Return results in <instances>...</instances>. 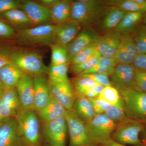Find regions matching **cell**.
<instances>
[{
    "label": "cell",
    "instance_id": "cell-1",
    "mask_svg": "<svg viewBox=\"0 0 146 146\" xmlns=\"http://www.w3.org/2000/svg\"><path fill=\"white\" fill-rule=\"evenodd\" d=\"M108 7L103 1H72V18L83 27L94 28L98 23Z\"/></svg>",
    "mask_w": 146,
    "mask_h": 146
},
{
    "label": "cell",
    "instance_id": "cell-2",
    "mask_svg": "<svg viewBox=\"0 0 146 146\" xmlns=\"http://www.w3.org/2000/svg\"><path fill=\"white\" fill-rule=\"evenodd\" d=\"M16 119L23 146H38L42 143V123L34 110H21Z\"/></svg>",
    "mask_w": 146,
    "mask_h": 146
},
{
    "label": "cell",
    "instance_id": "cell-3",
    "mask_svg": "<svg viewBox=\"0 0 146 146\" xmlns=\"http://www.w3.org/2000/svg\"><path fill=\"white\" fill-rule=\"evenodd\" d=\"M10 62L24 74L33 76L48 74V67L44 64L42 55L36 51L15 48L11 56Z\"/></svg>",
    "mask_w": 146,
    "mask_h": 146
},
{
    "label": "cell",
    "instance_id": "cell-4",
    "mask_svg": "<svg viewBox=\"0 0 146 146\" xmlns=\"http://www.w3.org/2000/svg\"><path fill=\"white\" fill-rule=\"evenodd\" d=\"M55 27V25L51 24L18 31L16 33V42L23 46H50L54 44Z\"/></svg>",
    "mask_w": 146,
    "mask_h": 146
},
{
    "label": "cell",
    "instance_id": "cell-5",
    "mask_svg": "<svg viewBox=\"0 0 146 146\" xmlns=\"http://www.w3.org/2000/svg\"><path fill=\"white\" fill-rule=\"evenodd\" d=\"M118 91L124 103L127 117L143 123L146 119V93L132 88Z\"/></svg>",
    "mask_w": 146,
    "mask_h": 146
},
{
    "label": "cell",
    "instance_id": "cell-6",
    "mask_svg": "<svg viewBox=\"0 0 146 146\" xmlns=\"http://www.w3.org/2000/svg\"><path fill=\"white\" fill-rule=\"evenodd\" d=\"M145 127V125L143 123L129 119L117 125L111 138L123 145L143 146L139 135L143 132Z\"/></svg>",
    "mask_w": 146,
    "mask_h": 146
},
{
    "label": "cell",
    "instance_id": "cell-7",
    "mask_svg": "<svg viewBox=\"0 0 146 146\" xmlns=\"http://www.w3.org/2000/svg\"><path fill=\"white\" fill-rule=\"evenodd\" d=\"M65 117L70 139L68 146H100L91 139L86 125L78 117L73 110L67 111Z\"/></svg>",
    "mask_w": 146,
    "mask_h": 146
},
{
    "label": "cell",
    "instance_id": "cell-8",
    "mask_svg": "<svg viewBox=\"0 0 146 146\" xmlns=\"http://www.w3.org/2000/svg\"><path fill=\"white\" fill-rule=\"evenodd\" d=\"M68 133V124L65 116L42 123V142L46 146H65Z\"/></svg>",
    "mask_w": 146,
    "mask_h": 146
},
{
    "label": "cell",
    "instance_id": "cell-9",
    "mask_svg": "<svg viewBox=\"0 0 146 146\" xmlns=\"http://www.w3.org/2000/svg\"><path fill=\"white\" fill-rule=\"evenodd\" d=\"M85 125L90 137L100 146L111 138L117 125L105 114L96 115Z\"/></svg>",
    "mask_w": 146,
    "mask_h": 146
},
{
    "label": "cell",
    "instance_id": "cell-10",
    "mask_svg": "<svg viewBox=\"0 0 146 146\" xmlns=\"http://www.w3.org/2000/svg\"><path fill=\"white\" fill-rule=\"evenodd\" d=\"M48 80L53 96L67 111L72 110L76 97L71 82L69 80L65 81Z\"/></svg>",
    "mask_w": 146,
    "mask_h": 146
},
{
    "label": "cell",
    "instance_id": "cell-11",
    "mask_svg": "<svg viewBox=\"0 0 146 146\" xmlns=\"http://www.w3.org/2000/svg\"><path fill=\"white\" fill-rule=\"evenodd\" d=\"M21 9L27 15L35 27L52 24L50 9L38 2L21 0Z\"/></svg>",
    "mask_w": 146,
    "mask_h": 146
},
{
    "label": "cell",
    "instance_id": "cell-12",
    "mask_svg": "<svg viewBox=\"0 0 146 146\" xmlns=\"http://www.w3.org/2000/svg\"><path fill=\"white\" fill-rule=\"evenodd\" d=\"M22 110L16 89L5 90L0 94V122L16 118Z\"/></svg>",
    "mask_w": 146,
    "mask_h": 146
},
{
    "label": "cell",
    "instance_id": "cell-13",
    "mask_svg": "<svg viewBox=\"0 0 146 146\" xmlns=\"http://www.w3.org/2000/svg\"><path fill=\"white\" fill-rule=\"evenodd\" d=\"M136 70L131 64H117L110 77L111 85L117 90L133 88Z\"/></svg>",
    "mask_w": 146,
    "mask_h": 146
},
{
    "label": "cell",
    "instance_id": "cell-14",
    "mask_svg": "<svg viewBox=\"0 0 146 146\" xmlns=\"http://www.w3.org/2000/svg\"><path fill=\"white\" fill-rule=\"evenodd\" d=\"M99 35L94 28L83 27L75 39L66 46L70 62L80 52L91 44L95 43Z\"/></svg>",
    "mask_w": 146,
    "mask_h": 146
},
{
    "label": "cell",
    "instance_id": "cell-15",
    "mask_svg": "<svg viewBox=\"0 0 146 146\" xmlns=\"http://www.w3.org/2000/svg\"><path fill=\"white\" fill-rule=\"evenodd\" d=\"M22 110L33 109L34 102V76L24 74L16 88Z\"/></svg>",
    "mask_w": 146,
    "mask_h": 146
},
{
    "label": "cell",
    "instance_id": "cell-16",
    "mask_svg": "<svg viewBox=\"0 0 146 146\" xmlns=\"http://www.w3.org/2000/svg\"><path fill=\"white\" fill-rule=\"evenodd\" d=\"M83 27L73 19L56 25L54 31V44L67 46L80 32Z\"/></svg>",
    "mask_w": 146,
    "mask_h": 146
},
{
    "label": "cell",
    "instance_id": "cell-17",
    "mask_svg": "<svg viewBox=\"0 0 146 146\" xmlns=\"http://www.w3.org/2000/svg\"><path fill=\"white\" fill-rule=\"evenodd\" d=\"M121 36V34L116 30L99 35L95 43L102 57L114 58Z\"/></svg>",
    "mask_w": 146,
    "mask_h": 146
},
{
    "label": "cell",
    "instance_id": "cell-18",
    "mask_svg": "<svg viewBox=\"0 0 146 146\" xmlns=\"http://www.w3.org/2000/svg\"><path fill=\"white\" fill-rule=\"evenodd\" d=\"M137 54L132 34H121L119 44L114 57L117 64H132Z\"/></svg>",
    "mask_w": 146,
    "mask_h": 146
},
{
    "label": "cell",
    "instance_id": "cell-19",
    "mask_svg": "<svg viewBox=\"0 0 146 146\" xmlns=\"http://www.w3.org/2000/svg\"><path fill=\"white\" fill-rule=\"evenodd\" d=\"M46 76H34L35 94L33 109L36 113L46 106L51 96L48 79Z\"/></svg>",
    "mask_w": 146,
    "mask_h": 146
},
{
    "label": "cell",
    "instance_id": "cell-20",
    "mask_svg": "<svg viewBox=\"0 0 146 146\" xmlns=\"http://www.w3.org/2000/svg\"><path fill=\"white\" fill-rule=\"evenodd\" d=\"M0 146H23L17 132L16 118L0 122Z\"/></svg>",
    "mask_w": 146,
    "mask_h": 146
},
{
    "label": "cell",
    "instance_id": "cell-21",
    "mask_svg": "<svg viewBox=\"0 0 146 146\" xmlns=\"http://www.w3.org/2000/svg\"><path fill=\"white\" fill-rule=\"evenodd\" d=\"M126 13L116 7L108 6L96 29L103 33L115 30Z\"/></svg>",
    "mask_w": 146,
    "mask_h": 146
},
{
    "label": "cell",
    "instance_id": "cell-22",
    "mask_svg": "<svg viewBox=\"0 0 146 146\" xmlns=\"http://www.w3.org/2000/svg\"><path fill=\"white\" fill-rule=\"evenodd\" d=\"M0 19L18 31L34 27L27 15L21 9H14L0 14Z\"/></svg>",
    "mask_w": 146,
    "mask_h": 146
},
{
    "label": "cell",
    "instance_id": "cell-23",
    "mask_svg": "<svg viewBox=\"0 0 146 146\" xmlns=\"http://www.w3.org/2000/svg\"><path fill=\"white\" fill-rule=\"evenodd\" d=\"M67 111L51 94L48 104L41 111L37 112V114L41 123H45L65 116Z\"/></svg>",
    "mask_w": 146,
    "mask_h": 146
},
{
    "label": "cell",
    "instance_id": "cell-24",
    "mask_svg": "<svg viewBox=\"0 0 146 146\" xmlns=\"http://www.w3.org/2000/svg\"><path fill=\"white\" fill-rule=\"evenodd\" d=\"M24 74L16 65L10 62L0 69V80L5 90L16 89Z\"/></svg>",
    "mask_w": 146,
    "mask_h": 146
},
{
    "label": "cell",
    "instance_id": "cell-25",
    "mask_svg": "<svg viewBox=\"0 0 146 146\" xmlns=\"http://www.w3.org/2000/svg\"><path fill=\"white\" fill-rule=\"evenodd\" d=\"M50 9L52 24L55 25L63 23L72 19V1L58 0Z\"/></svg>",
    "mask_w": 146,
    "mask_h": 146
},
{
    "label": "cell",
    "instance_id": "cell-26",
    "mask_svg": "<svg viewBox=\"0 0 146 146\" xmlns=\"http://www.w3.org/2000/svg\"><path fill=\"white\" fill-rule=\"evenodd\" d=\"M73 110L82 121L87 123L96 115L90 100L86 97L77 98Z\"/></svg>",
    "mask_w": 146,
    "mask_h": 146
},
{
    "label": "cell",
    "instance_id": "cell-27",
    "mask_svg": "<svg viewBox=\"0 0 146 146\" xmlns=\"http://www.w3.org/2000/svg\"><path fill=\"white\" fill-rule=\"evenodd\" d=\"M145 12H128L122 19L116 30L121 34L132 33L143 20Z\"/></svg>",
    "mask_w": 146,
    "mask_h": 146
},
{
    "label": "cell",
    "instance_id": "cell-28",
    "mask_svg": "<svg viewBox=\"0 0 146 146\" xmlns=\"http://www.w3.org/2000/svg\"><path fill=\"white\" fill-rule=\"evenodd\" d=\"M107 5L115 6L127 12H146V0H108Z\"/></svg>",
    "mask_w": 146,
    "mask_h": 146
},
{
    "label": "cell",
    "instance_id": "cell-29",
    "mask_svg": "<svg viewBox=\"0 0 146 146\" xmlns=\"http://www.w3.org/2000/svg\"><path fill=\"white\" fill-rule=\"evenodd\" d=\"M117 65V63L114 58H106L102 56L96 64L82 74L96 73L104 74L110 76Z\"/></svg>",
    "mask_w": 146,
    "mask_h": 146
},
{
    "label": "cell",
    "instance_id": "cell-30",
    "mask_svg": "<svg viewBox=\"0 0 146 146\" xmlns=\"http://www.w3.org/2000/svg\"><path fill=\"white\" fill-rule=\"evenodd\" d=\"M104 114L117 125L130 119L126 113L124 103L121 97L119 101L110 106Z\"/></svg>",
    "mask_w": 146,
    "mask_h": 146
},
{
    "label": "cell",
    "instance_id": "cell-31",
    "mask_svg": "<svg viewBox=\"0 0 146 146\" xmlns=\"http://www.w3.org/2000/svg\"><path fill=\"white\" fill-rule=\"evenodd\" d=\"M77 98L85 97L88 90L97 84L92 79L80 75L76 76L71 82Z\"/></svg>",
    "mask_w": 146,
    "mask_h": 146
},
{
    "label": "cell",
    "instance_id": "cell-32",
    "mask_svg": "<svg viewBox=\"0 0 146 146\" xmlns=\"http://www.w3.org/2000/svg\"><path fill=\"white\" fill-rule=\"evenodd\" d=\"M50 47L51 50V65L69 64V55L66 46L54 44Z\"/></svg>",
    "mask_w": 146,
    "mask_h": 146
},
{
    "label": "cell",
    "instance_id": "cell-33",
    "mask_svg": "<svg viewBox=\"0 0 146 146\" xmlns=\"http://www.w3.org/2000/svg\"><path fill=\"white\" fill-rule=\"evenodd\" d=\"M70 65L69 64L62 65H50L48 66V79L56 81H65L69 80L68 72Z\"/></svg>",
    "mask_w": 146,
    "mask_h": 146
},
{
    "label": "cell",
    "instance_id": "cell-34",
    "mask_svg": "<svg viewBox=\"0 0 146 146\" xmlns=\"http://www.w3.org/2000/svg\"><path fill=\"white\" fill-rule=\"evenodd\" d=\"M96 43H93L80 52L71 59L69 65L80 64L89 60L98 53Z\"/></svg>",
    "mask_w": 146,
    "mask_h": 146
},
{
    "label": "cell",
    "instance_id": "cell-35",
    "mask_svg": "<svg viewBox=\"0 0 146 146\" xmlns=\"http://www.w3.org/2000/svg\"><path fill=\"white\" fill-rule=\"evenodd\" d=\"M131 34L135 42L138 54H146L145 25H140Z\"/></svg>",
    "mask_w": 146,
    "mask_h": 146
},
{
    "label": "cell",
    "instance_id": "cell-36",
    "mask_svg": "<svg viewBox=\"0 0 146 146\" xmlns=\"http://www.w3.org/2000/svg\"><path fill=\"white\" fill-rule=\"evenodd\" d=\"M101 57L100 54L99 52L91 59L83 63L77 65H70L69 70L73 75L77 76L92 68L96 64Z\"/></svg>",
    "mask_w": 146,
    "mask_h": 146
},
{
    "label": "cell",
    "instance_id": "cell-37",
    "mask_svg": "<svg viewBox=\"0 0 146 146\" xmlns=\"http://www.w3.org/2000/svg\"><path fill=\"white\" fill-rule=\"evenodd\" d=\"M121 98L118 90L112 86H105L100 94L99 98L107 102L110 104L117 103Z\"/></svg>",
    "mask_w": 146,
    "mask_h": 146
},
{
    "label": "cell",
    "instance_id": "cell-38",
    "mask_svg": "<svg viewBox=\"0 0 146 146\" xmlns=\"http://www.w3.org/2000/svg\"><path fill=\"white\" fill-rule=\"evenodd\" d=\"M15 48L12 45H0V69L11 62V56Z\"/></svg>",
    "mask_w": 146,
    "mask_h": 146
},
{
    "label": "cell",
    "instance_id": "cell-39",
    "mask_svg": "<svg viewBox=\"0 0 146 146\" xmlns=\"http://www.w3.org/2000/svg\"><path fill=\"white\" fill-rule=\"evenodd\" d=\"M133 89L146 93V71L136 70Z\"/></svg>",
    "mask_w": 146,
    "mask_h": 146
},
{
    "label": "cell",
    "instance_id": "cell-40",
    "mask_svg": "<svg viewBox=\"0 0 146 146\" xmlns=\"http://www.w3.org/2000/svg\"><path fill=\"white\" fill-rule=\"evenodd\" d=\"M89 100L91 102L96 115L104 114L111 106L107 102L99 98Z\"/></svg>",
    "mask_w": 146,
    "mask_h": 146
},
{
    "label": "cell",
    "instance_id": "cell-41",
    "mask_svg": "<svg viewBox=\"0 0 146 146\" xmlns=\"http://www.w3.org/2000/svg\"><path fill=\"white\" fill-rule=\"evenodd\" d=\"M15 30L11 26L0 19V39H11L16 36Z\"/></svg>",
    "mask_w": 146,
    "mask_h": 146
},
{
    "label": "cell",
    "instance_id": "cell-42",
    "mask_svg": "<svg viewBox=\"0 0 146 146\" xmlns=\"http://www.w3.org/2000/svg\"><path fill=\"white\" fill-rule=\"evenodd\" d=\"M21 0H0V14L14 9H21Z\"/></svg>",
    "mask_w": 146,
    "mask_h": 146
},
{
    "label": "cell",
    "instance_id": "cell-43",
    "mask_svg": "<svg viewBox=\"0 0 146 146\" xmlns=\"http://www.w3.org/2000/svg\"><path fill=\"white\" fill-rule=\"evenodd\" d=\"M82 75L89 78L92 80H94L97 84H101L105 87V86H112L109 77L106 75L104 74H81Z\"/></svg>",
    "mask_w": 146,
    "mask_h": 146
},
{
    "label": "cell",
    "instance_id": "cell-44",
    "mask_svg": "<svg viewBox=\"0 0 146 146\" xmlns=\"http://www.w3.org/2000/svg\"><path fill=\"white\" fill-rule=\"evenodd\" d=\"M132 64L136 70L146 71V54H137Z\"/></svg>",
    "mask_w": 146,
    "mask_h": 146
},
{
    "label": "cell",
    "instance_id": "cell-45",
    "mask_svg": "<svg viewBox=\"0 0 146 146\" xmlns=\"http://www.w3.org/2000/svg\"><path fill=\"white\" fill-rule=\"evenodd\" d=\"M104 87L105 86H103L101 84H97L96 85L92 87L91 89V91H93V93L95 94L97 98H98L102 91L103 90Z\"/></svg>",
    "mask_w": 146,
    "mask_h": 146
},
{
    "label": "cell",
    "instance_id": "cell-46",
    "mask_svg": "<svg viewBox=\"0 0 146 146\" xmlns=\"http://www.w3.org/2000/svg\"><path fill=\"white\" fill-rule=\"evenodd\" d=\"M58 1V0H39L38 1V2L50 9Z\"/></svg>",
    "mask_w": 146,
    "mask_h": 146
},
{
    "label": "cell",
    "instance_id": "cell-47",
    "mask_svg": "<svg viewBox=\"0 0 146 146\" xmlns=\"http://www.w3.org/2000/svg\"><path fill=\"white\" fill-rule=\"evenodd\" d=\"M101 146H129L127 145H123L117 142L113 141L111 138L107 140L102 144Z\"/></svg>",
    "mask_w": 146,
    "mask_h": 146
},
{
    "label": "cell",
    "instance_id": "cell-48",
    "mask_svg": "<svg viewBox=\"0 0 146 146\" xmlns=\"http://www.w3.org/2000/svg\"><path fill=\"white\" fill-rule=\"evenodd\" d=\"M143 132V139L141 140V141L143 143V146H146V125H145Z\"/></svg>",
    "mask_w": 146,
    "mask_h": 146
},
{
    "label": "cell",
    "instance_id": "cell-49",
    "mask_svg": "<svg viewBox=\"0 0 146 146\" xmlns=\"http://www.w3.org/2000/svg\"><path fill=\"white\" fill-rule=\"evenodd\" d=\"M5 89L2 83L1 82L0 80V94H2L3 92L5 91Z\"/></svg>",
    "mask_w": 146,
    "mask_h": 146
},
{
    "label": "cell",
    "instance_id": "cell-50",
    "mask_svg": "<svg viewBox=\"0 0 146 146\" xmlns=\"http://www.w3.org/2000/svg\"><path fill=\"white\" fill-rule=\"evenodd\" d=\"M143 21L145 25L146 26V12L145 13V15H144L143 18Z\"/></svg>",
    "mask_w": 146,
    "mask_h": 146
},
{
    "label": "cell",
    "instance_id": "cell-51",
    "mask_svg": "<svg viewBox=\"0 0 146 146\" xmlns=\"http://www.w3.org/2000/svg\"><path fill=\"white\" fill-rule=\"evenodd\" d=\"M144 124L145 125H146V119L145 120V121L144 122Z\"/></svg>",
    "mask_w": 146,
    "mask_h": 146
}]
</instances>
